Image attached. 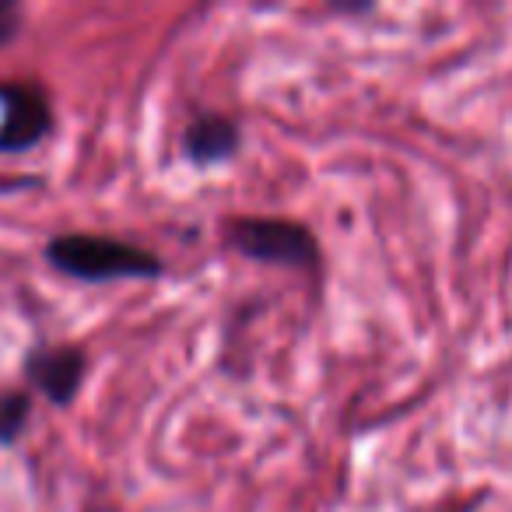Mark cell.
<instances>
[{"label": "cell", "instance_id": "4", "mask_svg": "<svg viewBox=\"0 0 512 512\" xmlns=\"http://www.w3.org/2000/svg\"><path fill=\"white\" fill-rule=\"evenodd\" d=\"M88 372H92V358L81 344L36 341L22 355V376L29 390L50 400L53 407H71L85 390Z\"/></svg>", "mask_w": 512, "mask_h": 512}, {"label": "cell", "instance_id": "3", "mask_svg": "<svg viewBox=\"0 0 512 512\" xmlns=\"http://www.w3.org/2000/svg\"><path fill=\"white\" fill-rule=\"evenodd\" d=\"M57 134L53 95L36 78H0V155H25Z\"/></svg>", "mask_w": 512, "mask_h": 512}, {"label": "cell", "instance_id": "6", "mask_svg": "<svg viewBox=\"0 0 512 512\" xmlns=\"http://www.w3.org/2000/svg\"><path fill=\"white\" fill-rule=\"evenodd\" d=\"M32 418V390H8L0 393V449H11L25 435Z\"/></svg>", "mask_w": 512, "mask_h": 512}, {"label": "cell", "instance_id": "7", "mask_svg": "<svg viewBox=\"0 0 512 512\" xmlns=\"http://www.w3.org/2000/svg\"><path fill=\"white\" fill-rule=\"evenodd\" d=\"M22 32V8L15 0H0V46H8Z\"/></svg>", "mask_w": 512, "mask_h": 512}, {"label": "cell", "instance_id": "1", "mask_svg": "<svg viewBox=\"0 0 512 512\" xmlns=\"http://www.w3.org/2000/svg\"><path fill=\"white\" fill-rule=\"evenodd\" d=\"M46 264L81 285L106 281H155L165 274V260L148 246L95 232H60L46 239Z\"/></svg>", "mask_w": 512, "mask_h": 512}, {"label": "cell", "instance_id": "5", "mask_svg": "<svg viewBox=\"0 0 512 512\" xmlns=\"http://www.w3.org/2000/svg\"><path fill=\"white\" fill-rule=\"evenodd\" d=\"M179 148H183V158L193 169L228 165L242 151V123L235 116L221 113V109H200L183 127Z\"/></svg>", "mask_w": 512, "mask_h": 512}, {"label": "cell", "instance_id": "2", "mask_svg": "<svg viewBox=\"0 0 512 512\" xmlns=\"http://www.w3.org/2000/svg\"><path fill=\"white\" fill-rule=\"evenodd\" d=\"M221 239L232 253L253 264L288 267V271H316L323 249L306 221L274 218V214H235L221 225Z\"/></svg>", "mask_w": 512, "mask_h": 512}]
</instances>
